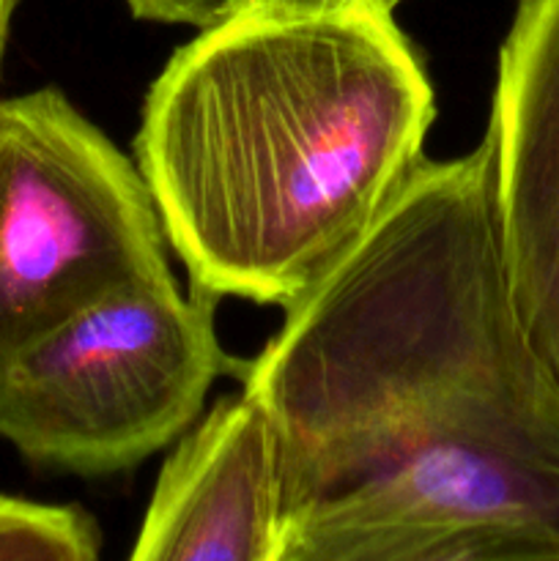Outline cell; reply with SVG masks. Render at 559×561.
Returning <instances> with one entry per match:
<instances>
[{"instance_id":"4","label":"cell","mask_w":559,"mask_h":561,"mask_svg":"<svg viewBox=\"0 0 559 561\" xmlns=\"http://www.w3.org/2000/svg\"><path fill=\"white\" fill-rule=\"evenodd\" d=\"M135 159L55 88L0 99V359L170 272Z\"/></svg>"},{"instance_id":"1","label":"cell","mask_w":559,"mask_h":561,"mask_svg":"<svg viewBox=\"0 0 559 561\" xmlns=\"http://www.w3.org/2000/svg\"><path fill=\"white\" fill-rule=\"evenodd\" d=\"M283 524L488 520L559 537V387L515 312L486 140L422 159L241 367Z\"/></svg>"},{"instance_id":"6","label":"cell","mask_w":559,"mask_h":561,"mask_svg":"<svg viewBox=\"0 0 559 561\" xmlns=\"http://www.w3.org/2000/svg\"><path fill=\"white\" fill-rule=\"evenodd\" d=\"M280 531L272 427L225 394L162 463L129 561H274Z\"/></svg>"},{"instance_id":"2","label":"cell","mask_w":559,"mask_h":561,"mask_svg":"<svg viewBox=\"0 0 559 561\" xmlns=\"http://www.w3.org/2000/svg\"><path fill=\"white\" fill-rule=\"evenodd\" d=\"M436 93L392 9L230 14L175 49L135 164L192 288L294 307L425 153Z\"/></svg>"},{"instance_id":"7","label":"cell","mask_w":559,"mask_h":561,"mask_svg":"<svg viewBox=\"0 0 559 561\" xmlns=\"http://www.w3.org/2000/svg\"><path fill=\"white\" fill-rule=\"evenodd\" d=\"M274 561H559V537L488 520L283 524Z\"/></svg>"},{"instance_id":"10","label":"cell","mask_w":559,"mask_h":561,"mask_svg":"<svg viewBox=\"0 0 559 561\" xmlns=\"http://www.w3.org/2000/svg\"><path fill=\"white\" fill-rule=\"evenodd\" d=\"M370 0H236L230 14L252 16H318L356 9ZM228 14V16H230Z\"/></svg>"},{"instance_id":"3","label":"cell","mask_w":559,"mask_h":561,"mask_svg":"<svg viewBox=\"0 0 559 561\" xmlns=\"http://www.w3.org/2000/svg\"><path fill=\"white\" fill-rule=\"evenodd\" d=\"M217 299L164 272L77 312L0 359V438L80 477L135 469L179 444L208 389L239 362L214 327Z\"/></svg>"},{"instance_id":"9","label":"cell","mask_w":559,"mask_h":561,"mask_svg":"<svg viewBox=\"0 0 559 561\" xmlns=\"http://www.w3.org/2000/svg\"><path fill=\"white\" fill-rule=\"evenodd\" d=\"M236 0H126L137 20L164 22V25L212 27L233 11Z\"/></svg>"},{"instance_id":"11","label":"cell","mask_w":559,"mask_h":561,"mask_svg":"<svg viewBox=\"0 0 559 561\" xmlns=\"http://www.w3.org/2000/svg\"><path fill=\"white\" fill-rule=\"evenodd\" d=\"M16 0H0V60H3V47H5V36H9V25H11V14H14Z\"/></svg>"},{"instance_id":"5","label":"cell","mask_w":559,"mask_h":561,"mask_svg":"<svg viewBox=\"0 0 559 561\" xmlns=\"http://www.w3.org/2000/svg\"><path fill=\"white\" fill-rule=\"evenodd\" d=\"M486 146L515 312L559 387V0H518Z\"/></svg>"},{"instance_id":"8","label":"cell","mask_w":559,"mask_h":561,"mask_svg":"<svg viewBox=\"0 0 559 561\" xmlns=\"http://www.w3.org/2000/svg\"><path fill=\"white\" fill-rule=\"evenodd\" d=\"M96 524L80 507L0 496V561H99Z\"/></svg>"},{"instance_id":"12","label":"cell","mask_w":559,"mask_h":561,"mask_svg":"<svg viewBox=\"0 0 559 561\" xmlns=\"http://www.w3.org/2000/svg\"><path fill=\"white\" fill-rule=\"evenodd\" d=\"M381 3H384V5H389V9H395V5L403 3V0H381Z\"/></svg>"}]
</instances>
